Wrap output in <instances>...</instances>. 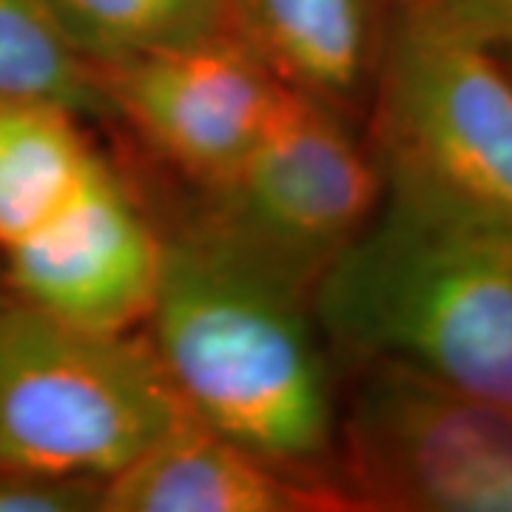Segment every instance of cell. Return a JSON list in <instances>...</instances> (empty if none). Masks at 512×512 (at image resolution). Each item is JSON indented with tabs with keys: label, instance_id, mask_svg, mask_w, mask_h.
<instances>
[{
	"label": "cell",
	"instance_id": "6da1fadb",
	"mask_svg": "<svg viewBox=\"0 0 512 512\" xmlns=\"http://www.w3.org/2000/svg\"><path fill=\"white\" fill-rule=\"evenodd\" d=\"M146 322L194 419L299 476L333 470L339 393L313 288L200 220L165 237Z\"/></svg>",
	"mask_w": 512,
	"mask_h": 512
},
{
	"label": "cell",
	"instance_id": "7a4b0ae2",
	"mask_svg": "<svg viewBox=\"0 0 512 512\" xmlns=\"http://www.w3.org/2000/svg\"><path fill=\"white\" fill-rule=\"evenodd\" d=\"M313 311L353 362L393 359L512 404V220L384 180Z\"/></svg>",
	"mask_w": 512,
	"mask_h": 512
},
{
	"label": "cell",
	"instance_id": "3957f363",
	"mask_svg": "<svg viewBox=\"0 0 512 512\" xmlns=\"http://www.w3.org/2000/svg\"><path fill=\"white\" fill-rule=\"evenodd\" d=\"M185 416L148 339L0 299V467L103 484Z\"/></svg>",
	"mask_w": 512,
	"mask_h": 512
},
{
	"label": "cell",
	"instance_id": "277c9868",
	"mask_svg": "<svg viewBox=\"0 0 512 512\" xmlns=\"http://www.w3.org/2000/svg\"><path fill=\"white\" fill-rule=\"evenodd\" d=\"M373 140L387 183L512 220V69L439 9L402 0L384 20Z\"/></svg>",
	"mask_w": 512,
	"mask_h": 512
},
{
	"label": "cell",
	"instance_id": "5b68a950",
	"mask_svg": "<svg viewBox=\"0 0 512 512\" xmlns=\"http://www.w3.org/2000/svg\"><path fill=\"white\" fill-rule=\"evenodd\" d=\"M356 365L330 470L345 510L512 512V404L393 359Z\"/></svg>",
	"mask_w": 512,
	"mask_h": 512
},
{
	"label": "cell",
	"instance_id": "8992f818",
	"mask_svg": "<svg viewBox=\"0 0 512 512\" xmlns=\"http://www.w3.org/2000/svg\"><path fill=\"white\" fill-rule=\"evenodd\" d=\"M205 191V225L313 288L370 222L384 177L342 111L288 86L248 154Z\"/></svg>",
	"mask_w": 512,
	"mask_h": 512
},
{
	"label": "cell",
	"instance_id": "52a82bcc",
	"mask_svg": "<svg viewBox=\"0 0 512 512\" xmlns=\"http://www.w3.org/2000/svg\"><path fill=\"white\" fill-rule=\"evenodd\" d=\"M94 72L109 114L200 185L248 154L288 89L237 29Z\"/></svg>",
	"mask_w": 512,
	"mask_h": 512
},
{
	"label": "cell",
	"instance_id": "ba28073f",
	"mask_svg": "<svg viewBox=\"0 0 512 512\" xmlns=\"http://www.w3.org/2000/svg\"><path fill=\"white\" fill-rule=\"evenodd\" d=\"M163 251V234L103 165L3 256L18 299L80 328L126 333L151 313Z\"/></svg>",
	"mask_w": 512,
	"mask_h": 512
},
{
	"label": "cell",
	"instance_id": "9c48e42d",
	"mask_svg": "<svg viewBox=\"0 0 512 512\" xmlns=\"http://www.w3.org/2000/svg\"><path fill=\"white\" fill-rule=\"evenodd\" d=\"M345 510L328 481L299 476L191 413L100 487L97 512Z\"/></svg>",
	"mask_w": 512,
	"mask_h": 512
},
{
	"label": "cell",
	"instance_id": "30bf717a",
	"mask_svg": "<svg viewBox=\"0 0 512 512\" xmlns=\"http://www.w3.org/2000/svg\"><path fill=\"white\" fill-rule=\"evenodd\" d=\"M234 29L291 89L330 109L373 89L384 20L376 0H231Z\"/></svg>",
	"mask_w": 512,
	"mask_h": 512
},
{
	"label": "cell",
	"instance_id": "8fae6325",
	"mask_svg": "<svg viewBox=\"0 0 512 512\" xmlns=\"http://www.w3.org/2000/svg\"><path fill=\"white\" fill-rule=\"evenodd\" d=\"M72 111L0 100V251H9L103 168Z\"/></svg>",
	"mask_w": 512,
	"mask_h": 512
},
{
	"label": "cell",
	"instance_id": "7c38bea8",
	"mask_svg": "<svg viewBox=\"0 0 512 512\" xmlns=\"http://www.w3.org/2000/svg\"><path fill=\"white\" fill-rule=\"evenodd\" d=\"M92 69L234 32L231 0H43Z\"/></svg>",
	"mask_w": 512,
	"mask_h": 512
},
{
	"label": "cell",
	"instance_id": "4fadbf2b",
	"mask_svg": "<svg viewBox=\"0 0 512 512\" xmlns=\"http://www.w3.org/2000/svg\"><path fill=\"white\" fill-rule=\"evenodd\" d=\"M0 100L103 117L97 72L74 52L43 0H0Z\"/></svg>",
	"mask_w": 512,
	"mask_h": 512
},
{
	"label": "cell",
	"instance_id": "5bb4252c",
	"mask_svg": "<svg viewBox=\"0 0 512 512\" xmlns=\"http://www.w3.org/2000/svg\"><path fill=\"white\" fill-rule=\"evenodd\" d=\"M100 487L97 481L0 467V512H97Z\"/></svg>",
	"mask_w": 512,
	"mask_h": 512
},
{
	"label": "cell",
	"instance_id": "9a60e30c",
	"mask_svg": "<svg viewBox=\"0 0 512 512\" xmlns=\"http://www.w3.org/2000/svg\"><path fill=\"white\" fill-rule=\"evenodd\" d=\"M447 18L512 63V0H436Z\"/></svg>",
	"mask_w": 512,
	"mask_h": 512
},
{
	"label": "cell",
	"instance_id": "2e32d148",
	"mask_svg": "<svg viewBox=\"0 0 512 512\" xmlns=\"http://www.w3.org/2000/svg\"><path fill=\"white\" fill-rule=\"evenodd\" d=\"M510 69H512V63H510Z\"/></svg>",
	"mask_w": 512,
	"mask_h": 512
}]
</instances>
